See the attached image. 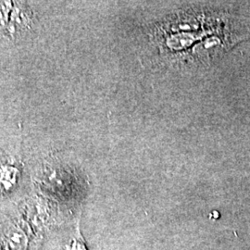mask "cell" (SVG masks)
Masks as SVG:
<instances>
[{
    "label": "cell",
    "instance_id": "1",
    "mask_svg": "<svg viewBox=\"0 0 250 250\" xmlns=\"http://www.w3.org/2000/svg\"><path fill=\"white\" fill-rule=\"evenodd\" d=\"M18 176V171L10 166L0 167V190H8L11 188Z\"/></svg>",
    "mask_w": 250,
    "mask_h": 250
}]
</instances>
